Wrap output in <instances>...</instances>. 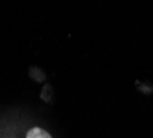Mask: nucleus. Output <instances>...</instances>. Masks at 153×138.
<instances>
[{"label": "nucleus", "instance_id": "obj_1", "mask_svg": "<svg viewBox=\"0 0 153 138\" xmlns=\"http://www.w3.org/2000/svg\"><path fill=\"white\" fill-rule=\"evenodd\" d=\"M25 138H53L46 130H43L40 127H33L28 131Z\"/></svg>", "mask_w": 153, "mask_h": 138}]
</instances>
